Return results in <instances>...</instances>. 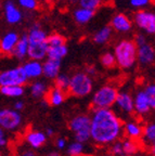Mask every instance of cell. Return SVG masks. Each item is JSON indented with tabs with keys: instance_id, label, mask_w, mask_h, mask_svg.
Wrapping results in <instances>:
<instances>
[{
	"instance_id": "6",
	"label": "cell",
	"mask_w": 155,
	"mask_h": 156,
	"mask_svg": "<svg viewBox=\"0 0 155 156\" xmlns=\"http://www.w3.org/2000/svg\"><path fill=\"white\" fill-rule=\"evenodd\" d=\"M133 24L146 35H155V13L146 9L138 10L132 17Z\"/></svg>"
},
{
	"instance_id": "47",
	"label": "cell",
	"mask_w": 155,
	"mask_h": 156,
	"mask_svg": "<svg viewBox=\"0 0 155 156\" xmlns=\"http://www.w3.org/2000/svg\"><path fill=\"white\" fill-rule=\"evenodd\" d=\"M150 152H151V154H152L153 156H155V145L150 146Z\"/></svg>"
},
{
	"instance_id": "49",
	"label": "cell",
	"mask_w": 155,
	"mask_h": 156,
	"mask_svg": "<svg viewBox=\"0 0 155 156\" xmlns=\"http://www.w3.org/2000/svg\"><path fill=\"white\" fill-rule=\"evenodd\" d=\"M1 9H2V3H1V1H0V11H1Z\"/></svg>"
},
{
	"instance_id": "1",
	"label": "cell",
	"mask_w": 155,
	"mask_h": 156,
	"mask_svg": "<svg viewBox=\"0 0 155 156\" xmlns=\"http://www.w3.org/2000/svg\"><path fill=\"white\" fill-rule=\"evenodd\" d=\"M123 122L112 108H97L90 116V136L95 143L107 145L124 133Z\"/></svg>"
},
{
	"instance_id": "17",
	"label": "cell",
	"mask_w": 155,
	"mask_h": 156,
	"mask_svg": "<svg viewBox=\"0 0 155 156\" xmlns=\"http://www.w3.org/2000/svg\"><path fill=\"white\" fill-rule=\"evenodd\" d=\"M23 69L25 72V75L29 79H37L42 76V63L38 60L29 58L28 61L25 62L22 65Z\"/></svg>"
},
{
	"instance_id": "20",
	"label": "cell",
	"mask_w": 155,
	"mask_h": 156,
	"mask_svg": "<svg viewBox=\"0 0 155 156\" xmlns=\"http://www.w3.org/2000/svg\"><path fill=\"white\" fill-rule=\"evenodd\" d=\"M26 142L32 146L33 149H39L44 145L47 141V136L45 132L39 130H32L25 136Z\"/></svg>"
},
{
	"instance_id": "30",
	"label": "cell",
	"mask_w": 155,
	"mask_h": 156,
	"mask_svg": "<svg viewBox=\"0 0 155 156\" xmlns=\"http://www.w3.org/2000/svg\"><path fill=\"white\" fill-rule=\"evenodd\" d=\"M70 76H68L67 74L60 73L56 78H54V87L59 88L61 90H64L67 92L68 86H70Z\"/></svg>"
},
{
	"instance_id": "8",
	"label": "cell",
	"mask_w": 155,
	"mask_h": 156,
	"mask_svg": "<svg viewBox=\"0 0 155 156\" xmlns=\"http://www.w3.org/2000/svg\"><path fill=\"white\" fill-rule=\"evenodd\" d=\"M22 124V116L19 111L5 108L0 110V127L7 131H14Z\"/></svg>"
},
{
	"instance_id": "36",
	"label": "cell",
	"mask_w": 155,
	"mask_h": 156,
	"mask_svg": "<svg viewBox=\"0 0 155 156\" xmlns=\"http://www.w3.org/2000/svg\"><path fill=\"white\" fill-rule=\"evenodd\" d=\"M153 0H129V5L133 8V9L141 10L146 9V7L152 3Z\"/></svg>"
},
{
	"instance_id": "29",
	"label": "cell",
	"mask_w": 155,
	"mask_h": 156,
	"mask_svg": "<svg viewBox=\"0 0 155 156\" xmlns=\"http://www.w3.org/2000/svg\"><path fill=\"white\" fill-rule=\"evenodd\" d=\"M85 143L74 141L66 146V153L68 156H81L85 151Z\"/></svg>"
},
{
	"instance_id": "22",
	"label": "cell",
	"mask_w": 155,
	"mask_h": 156,
	"mask_svg": "<svg viewBox=\"0 0 155 156\" xmlns=\"http://www.w3.org/2000/svg\"><path fill=\"white\" fill-rule=\"evenodd\" d=\"M12 54L17 60H24L25 58H27V54H28V38H27V34L20 36L19 41H17Z\"/></svg>"
},
{
	"instance_id": "12",
	"label": "cell",
	"mask_w": 155,
	"mask_h": 156,
	"mask_svg": "<svg viewBox=\"0 0 155 156\" xmlns=\"http://www.w3.org/2000/svg\"><path fill=\"white\" fill-rule=\"evenodd\" d=\"M114 106L119 113L125 115H131L135 113L133 107V95L127 91L118 92L116 98V101L114 103Z\"/></svg>"
},
{
	"instance_id": "7",
	"label": "cell",
	"mask_w": 155,
	"mask_h": 156,
	"mask_svg": "<svg viewBox=\"0 0 155 156\" xmlns=\"http://www.w3.org/2000/svg\"><path fill=\"white\" fill-rule=\"evenodd\" d=\"M28 81L22 66L10 68L7 71L0 72V87L5 86H24Z\"/></svg>"
},
{
	"instance_id": "50",
	"label": "cell",
	"mask_w": 155,
	"mask_h": 156,
	"mask_svg": "<svg viewBox=\"0 0 155 156\" xmlns=\"http://www.w3.org/2000/svg\"><path fill=\"white\" fill-rule=\"evenodd\" d=\"M0 156H3L2 155V152H1V151H0Z\"/></svg>"
},
{
	"instance_id": "14",
	"label": "cell",
	"mask_w": 155,
	"mask_h": 156,
	"mask_svg": "<svg viewBox=\"0 0 155 156\" xmlns=\"http://www.w3.org/2000/svg\"><path fill=\"white\" fill-rule=\"evenodd\" d=\"M20 35L16 32H8L0 38V53L2 54H12L17 41H19Z\"/></svg>"
},
{
	"instance_id": "18",
	"label": "cell",
	"mask_w": 155,
	"mask_h": 156,
	"mask_svg": "<svg viewBox=\"0 0 155 156\" xmlns=\"http://www.w3.org/2000/svg\"><path fill=\"white\" fill-rule=\"evenodd\" d=\"M123 131L127 138L138 141L142 136L143 127L140 122L136 120H127L123 126Z\"/></svg>"
},
{
	"instance_id": "16",
	"label": "cell",
	"mask_w": 155,
	"mask_h": 156,
	"mask_svg": "<svg viewBox=\"0 0 155 156\" xmlns=\"http://www.w3.org/2000/svg\"><path fill=\"white\" fill-rule=\"evenodd\" d=\"M61 62L62 61L60 60L46 58L45 62L42 63V76H45L49 80H53L61 73Z\"/></svg>"
},
{
	"instance_id": "25",
	"label": "cell",
	"mask_w": 155,
	"mask_h": 156,
	"mask_svg": "<svg viewBox=\"0 0 155 156\" xmlns=\"http://www.w3.org/2000/svg\"><path fill=\"white\" fill-rule=\"evenodd\" d=\"M68 53V48L66 44H61V46H52L48 47V52H47V58H54V60H60L64 58Z\"/></svg>"
},
{
	"instance_id": "42",
	"label": "cell",
	"mask_w": 155,
	"mask_h": 156,
	"mask_svg": "<svg viewBox=\"0 0 155 156\" xmlns=\"http://www.w3.org/2000/svg\"><path fill=\"white\" fill-rule=\"evenodd\" d=\"M38 1L42 5H53V3H56L58 0H38Z\"/></svg>"
},
{
	"instance_id": "9",
	"label": "cell",
	"mask_w": 155,
	"mask_h": 156,
	"mask_svg": "<svg viewBox=\"0 0 155 156\" xmlns=\"http://www.w3.org/2000/svg\"><path fill=\"white\" fill-rule=\"evenodd\" d=\"M3 16L10 25H16L23 21V12L13 0H7L2 5Z\"/></svg>"
},
{
	"instance_id": "4",
	"label": "cell",
	"mask_w": 155,
	"mask_h": 156,
	"mask_svg": "<svg viewBox=\"0 0 155 156\" xmlns=\"http://www.w3.org/2000/svg\"><path fill=\"white\" fill-rule=\"evenodd\" d=\"M117 94H118V91H117L115 86L104 85L100 87L92 95L91 105L93 107V110L112 108V106H114Z\"/></svg>"
},
{
	"instance_id": "21",
	"label": "cell",
	"mask_w": 155,
	"mask_h": 156,
	"mask_svg": "<svg viewBox=\"0 0 155 156\" xmlns=\"http://www.w3.org/2000/svg\"><path fill=\"white\" fill-rule=\"evenodd\" d=\"M93 16H95V11L86 9V8H82V7L76 8L73 12L74 21L79 25L88 24L93 19Z\"/></svg>"
},
{
	"instance_id": "27",
	"label": "cell",
	"mask_w": 155,
	"mask_h": 156,
	"mask_svg": "<svg viewBox=\"0 0 155 156\" xmlns=\"http://www.w3.org/2000/svg\"><path fill=\"white\" fill-rule=\"evenodd\" d=\"M25 92L24 86H5L0 87V93L9 98H19L22 97Z\"/></svg>"
},
{
	"instance_id": "38",
	"label": "cell",
	"mask_w": 155,
	"mask_h": 156,
	"mask_svg": "<svg viewBox=\"0 0 155 156\" xmlns=\"http://www.w3.org/2000/svg\"><path fill=\"white\" fill-rule=\"evenodd\" d=\"M8 144V136L5 129L0 127V147H5Z\"/></svg>"
},
{
	"instance_id": "24",
	"label": "cell",
	"mask_w": 155,
	"mask_h": 156,
	"mask_svg": "<svg viewBox=\"0 0 155 156\" xmlns=\"http://www.w3.org/2000/svg\"><path fill=\"white\" fill-rule=\"evenodd\" d=\"M143 143L149 146L155 145V122H151L143 127L142 136Z\"/></svg>"
},
{
	"instance_id": "5",
	"label": "cell",
	"mask_w": 155,
	"mask_h": 156,
	"mask_svg": "<svg viewBox=\"0 0 155 156\" xmlns=\"http://www.w3.org/2000/svg\"><path fill=\"white\" fill-rule=\"evenodd\" d=\"M70 129L73 131L75 141L86 143L91 140L90 136V116L86 114H79L74 116L68 122Z\"/></svg>"
},
{
	"instance_id": "2",
	"label": "cell",
	"mask_w": 155,
	"mask_h": 156,
	"mask_svg": "<svg viewBox=\"0 0 155 156\" xmlns=\"http://www.w3.org/2000/svg\"><path fill=\"white\" fill-rule=\"evenodd\" d=\"M116 65L121 69H130L137 64V44L133 39H121L114 47Z\"/></svg>"
},
{
	"instance_id": "31",
	"label": "cell",
	"mask_w": 155,
	"mask_h": 156,
	"mask_svg": "<svg viewBox=\"0 0 155 156\" xmlns=\"http://www.w3.org/2000/svg\"><path fill=\"white\" fill-rule=\"evenodd\" d=\"M78 3H79V7L92 10L96 12L98 9H100L103 5L104 0H78Z\"/></svg>"
},
{
	"instance_id": "46",
	"label": "cell",
	"mask_w": 155,
	"mask_h": 156,
	"mask_svg": "<svg viewBox=\"0 0 155 156\" xmlns=\"http://www.w3.org/2000/svg\"><path fill=\"white\" fill-rule=\"evenodd\" d=\"M47 156H61V154L56 151H52V152H50Z\"/></svg>"
},
{
	"instance_id": "35",
	"label": "cell",
	"mask_w": 155,
	"mask_h": 156,
	"mask_svg": "<svg viewBox=\"0 0 155 156\" xmlns=\"http://www.w3.org/2000/svg\"><path fill=\"white\" fill-rule=\"evenodd\" d=\"M144 92L148 97L149 104H150L151 110L155 111V83H151L144 87Z\"/></svg>"
},
{
	"instance_id": "34",
	"label": "cell",
	"mask_w": 155,
	"mask_h": 156,
	"mask_svg": "<svg viewBox=\"0 0 155 156\" xmlns=\"http://www.w3.org/2000/svg\"><path fill=\"white\" fill-rule=\"evenodd\" d=\"M100 62H101V65L105 68H113L116 65L114 53H112V52H105V53L102 54Z\"/></svg>"
},
{
	"instance_id": "39",
	"label": "cell",
	"mask_w": 155,
	"mask_h": 156,
	"mask_svg": "<svg viewBox=\"0 0 155 156\" xmlns=\"http://www.w3.org/2000/svg\"><path fill=\"white\" fill-rule=\"evenodd\" d=\"M133 41L136 42L137 46H140V44H146V42L148 41V39H146L144 34H137L136 36H135V38H133Z\"/></svg>"
},
{
	"instance_id": "48",
	"label": "cell",
	"mask_w": 155,
	"mask_h": 156,
	"mask_svg": "<svg viewBox=\"0 0 155 156\" xmlns=\"http://www.w3.org/2000/svg\"><path fill=\"white\" fill-rule=\"evenodd\" d=\"M68 1H70V2H77L78 0H68Z\"/></svg>"
},
{
	"instance_id": "45",
	"label": "cell",
	"mask_w": 155,
	"mask_h": 156,
	"mask_svg": "<svg viewBox=\"0 0 155 156\" xmlns=\"http://www.w3.org/2000/svg\"><path fill=\"white\" fill-rule=\"evenodd\" d=\"M86 73H87L88 75H90L92 77V76H93L96 74V71H95V68H93V67H88L87 71H86Z\"/></svg>"
},
{
	"instance_id": "10",
	"label": "cell",
	"mask_w": 155,
	"mask_h": 156,
	"mask_svg": "<svg viewBox=\"0 0 155 156\" xmlns=\"http://www.w3.org/2000/svg\"><path fill=\"white\" fill-rule=\"evenodd\" d=\"M110 26L114 32L118 34H128L132 30L133 22L127 14L119 12L112 16Z\"/></svg>"
},
{
	"instance_id": "11",
	"label": "cell",
	"mask_w": 155,
	"mask_h": 156,
	"mask_svg": "<svg viewBox=\"0 0 155 156\" xmlns=\"http://www.w3.org/2000/svg\"><path fill=\"white\" fill-rule=\"evenodd\" d=\"M155 62V48L146 41L137 46V63L143 67H148Z\"/></svg>"
},
{
	"instance_id": "23",
	"label": "cell",
	"mask_w": 155,
	"mask_h": 156,
	"mask_svg": "<svg viewBox=\"0 0 155 156\" xmlns=\"http://www.w3.org/2000/svg\"><path fill=\"white\" fill-rule=\"evenodd\" d=\"M112 36H113V29L110 25H107L97 30L92 36V40L97 44H105L111 40Z\"/></svg>"
},
{
	"instance_id": "19",
	"label": "cell",
	"mask_w": 155,
	"mask_h": 156,
	"mask_svg": "<svg viewBox=\"0 0 155 156\" xmlns=\"http://www.w3.org/2000/svg\"><path fill=\"white\" fill-rule=\"evenodd\" d=\"M66 91L61 90L56 87H52L51 89H49L48 92L46 94V101L49 105H52V106H59L62 103L65 101L66 99Z\"/></svg>"
},
{
	"instance_id": "41",
	"label": "cell",
	"mask_w": 155,
	"mask_h": 156,
	"mask_svg": "<svg viewBox=\"0 0 155 156\" xmlns=\"http://www.w3.org/2000/svg\"><path fill=\"white\" fill-rule=\"evenodd\" d=\"M23 108H24V102L23 101H16V102L14 103V110L15 111H22Z\"/></svg>"
},
{
	"instance_id": "3",
	"label": "cell",
	"mask_w": 155,
	"mask_h": 156,
	"mask_svg": "<svg viewBox=\"0 0 155 156\" xmlns=\"http://www.w3.org/2000/svg\"><path fill=\"white\" fill-rule=\"evenodd\" d=\"M93 80L86 72H76L70 76L67 93L76 98H85L91 93Z\"/></svg>"
},
{
	"instance_id": "32",
	"label": "cell",
	"mask_w": 155,
	"mask_h": 156,
	"mask_svg": "<svg viewBox=\"0 0 155 156\" xmlns=\"http://www.w3.org/2000/svg\"><path fill=\"white\" fill-rule=\"evenodd\" d=\"M47 44H48V47L66 44V39H65V37H64L63 35L58 34V33H53V34L48 35V38H47Z\"/></svg>"
},
{
	"instance_id": "33",
	"label": "cell",
	"mask_w": 155,
	"mask_h": 156,
	"mask_svg": "<svg viewBox=\"0 0 155 156\" xmlns=\"http://www.w3.org/2000/svg\"><path fill=\"white\" fill-rule=\"evenodd\" d=\"M16 2L20 8H22L23 10H26V11H29V12L36 11L40 5L38 0H16Z\"/></svg>"
},
{
	"instance_id": "26",
	"label": "cell",
	"mask_w": 155,
	"mask_h": 156,
	"mask_svg": "<svg viewBox=\"0 0 155 156\" xmlns=\"http://www.w3.org/2000/svg\"><path fill=\"white\" fill-rule=\"evenodd\" d=\"M48 86L46 83L41 80H36L29 87V91H31V94L35 99H41V98L46 97L47 92H48Z\"/></svg>"
},
{
	"instance_id": "15",
	"label": "cell",
	"mask_w": 155,
	"mask_h": 156,
	"mask_svg": "<svg viewBox=\"0 0 155 156\" xmlns=\"http://www.w3.org/2000/svg\"><path fill=\"white\" fill-rule=\"evenodd\" d=\"M27 38H28L29 44H47L48 34L39 23H35L29 28L27 33Z\"/></svg>"
},
{
	"instance_id": "28",
	"label": "cell",
	"mask_w": 155,
	"mask_h": 156,
	"mask_svg": "<svg viewBox=\"0 0 155 156\" xmlns=\"http://www.w3.org/2000/svg\"><path fill=\"white\" fill-rule=\"evenodd\" d=\"M121 143H123L124 155L125 156L136 155L139 150V145H138V143H137V140H132V139L127 138V139L123 140Z\"/></svg>"
},
{
	"instance_id": "40",
	"label": "cell",
	"mask_w": 155,
	"mask_h": 156,
	"mask_svg": "<svg viewBox=\"0 0 155 156\" xmlns=\"http://www.w3.org/2000/svg\"><path fill=\"white\" fill-rule=\"evenodd\" d=\"M56 149H59V150L66 149L67 141H66L65 138H58V139L56 140Z\"/></svg>"
},
{
	"instance_id": "51",
	"label": "cell",
	"mask_w": 155,
	"mask_h": 156,
	"mask_svg": "<svg viewBox=\"0 0 155 156\" xmlns=\"http://www.w3.org/2000/svg\"><path fill=\"white\" fill-rule=\"evenodd\" d=\"M131 156H136V155H131Z\"/></svg>"
},
{
	"instance_id": "43",
	"label": "cell",
	"mask_w": 155,
	"mask_h": 156,
	"mask_svg": "<svg viewBox=\"0 0 155 156\" xmlns=\"http://www.w3.org/2000/svg\"><path fill=\"white\" fill-rule=\"evenodd\" d=\"M19 156H36V155H35V153L33 151H29L28 150V151H24L23 153H21Z\"/></svg>"
},
{
	"instance_id": "37",
	"label": "cell",
	"mask_w": 155,
	"mask_h": 156,
	"mask_svg": "<svg viewBox=\"0 0 155 156\" xmlns=\"http://www.w3.org/2000/svg\"><path fill=\"white\" fill-rule=\"evenodd\" d=\"M111 153L114 156H125L123 151V143L119 139L111 144Z\"/></svg>"
},
{
	"instance_id": "44",
	"label": "cell",
	"mask_w": 155,
	"mask_h": 156,
	"mask_svg": "<svg viewBox=\"0 0 155 156\" xmlns=\"http://www.w3.org/2000/svg\"><path fill=\"white\" fill-rule=\"evenodd\" d=\"M45 133H46L47 136H53V133H54V130L52 129V128H50V127H49V128H47V129H46Z\"/></svg>"
},
{
	"instance_id": "13",
	"label": "cell",
	"mask_w": 155,
	"mask_h": 156,
	"mask_svg": "<svg viewBox=\"0 0 155 156\" xmlns=\"http://www.w3.org/2000/svg\"><path fill=\"white\" fill-rule=\"evenodd\" d=\"M133 107L135 113L139 116H146L148 113H150L151 107L149 104L148 97L143 89H140L133 95Z\"/></svg>"
}]
</instances>
